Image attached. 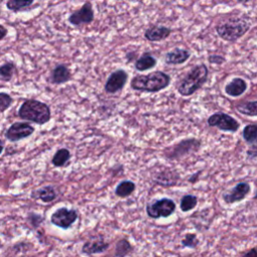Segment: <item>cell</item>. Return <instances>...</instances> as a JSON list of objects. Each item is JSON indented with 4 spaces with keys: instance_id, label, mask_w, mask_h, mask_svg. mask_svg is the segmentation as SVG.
Listing matches in <instances>:
<instances>
[{
    "instance_id": "5b68a950",
    "label": "cell",
    "mask_w": 257,
    "mask_h": 257,
    "mask_svg": "<svg viewBox=\"0 0 257 257\" xmlns=\"http://www.w3.org/2000/svg\"><path fill=\"white\" fill-rule=\"evenodd\" d=\"M202 147V141L198 138H186L174 145L167 147L163 151V156L169 161H179L189 155L199 152Z\"/></svg>"
},
{
    "instance_id": "30bf717a",
    "label": "cell",
    "mask_w": 257,
    "mask_h": 257,
    "mask_svg": "<svg viewBox=\"0 0 257 257\" xmlns=\"http://www.w3.org/2000/svg\"><path fill=\"white\" fill-rule=\"evenodd\" d=\"M35 128L27 121H16L9 125V127L5 132V138L12 143L19 142L29 138Z\"/></svg>"
},
{
    "instance_id": "277c9868",
    "label": "cell",
    "mask_w": 257,
    "mask_h": 257,
    "mask_svg": "<svg viewBox=\"0 0 257 257\" xmlns=\"http://www.w3.org/2000/svg\"><path fill=\"white\" fill-rule=\"evenodd\" d=\"M18 116L23 120H27V122L44 124L51 119V110L47 103L29 98L24 100L19 106Z\"/></svg>"
},
{
    "instance_id": "836d02e7",
    "label": "cell",
    "mask_w": 257,
    "mask_h": 257,
    "mask_svg": "<svg viewBox=\"0 0 257 257\" xmlns=\"http://www.w3.org/2000/svg\"><path fill=\"white\" fill-rule=\"evenodd\" d=\"M240 257H257V247L244 251Z\"/></svg>"
},
{
    "instance_id": "1f68e13d",
    "label": "cell",
    "mask_w": 257,
    "mask_h": 257,
    "mask_svg": "<svg viewBox=\"0 0 257 257\" xmlns=\"http://www.w3.org/2000/svg\"><path fill=\"white\" fill-rule=\"evenodd\" d=\"M208 61L212 64H222L226 61V58L223 55L211 54V55L208 56Z\"/></svg>"
},
{
    "instance_id": "d590c367",
    "label": "cell",
    "mask_w": 257,
    "mask_h": 257,
    "mask_svg": "<svg viewBox=\"0 0 257 257\" xmlns=\"http://www.w3.org/2000/svg\"><path fill=\"white\" fill-rule=\"evenodd\" d=\"M201 174V171H198L196 174H194V175H192L190 178H189V183H191V184H195L197 181H198V179H199V175Z\"/></svg>"
},
{
    "instance_id": "603a6c76",
    "label": "cell",
    "mask_w": 257,
    "mask_h": 257,
    "mask_svg": "<svg viewBox=\"0 0 257 257\" xmlns=\"http://www.w3.org/2000/svg\"><path fill=\"white\" fill-rule=\"evenodd\" d=\"M236 110L246 116H257V99L245 100L235 105Z\"/></svg>"
},
{
    "instance_id": "3957f363",
    "label": "cell",
    "mask_w": 257,
    "mask_h": 257,
    "mask_svg": "<svg viewBox=\"0 0 257 257\" xmlns=\"http://www.w3.org/2000/svg\"><path fill=\"white\" fill-rule=\"evenodd\" d=\"M171 83V76L162 70H156L149 74H138L131 80V88L141 92H159L167 88Z\"/></svg>"
},
{
    "instance_id": "6da1fadb",
    "label": "cell",
    "mask_w": 257,
    "mask_h": 257,
    "mask_svg": "<svg viewBox=\"0 0 257 257\" xmlns=\"http://www.w3.org/2000/svg\"><path fill=\"white\" fill-rule=\"evenodd\" d=\"M209 69L205 63L194 65L176 84L178 93L182 96H191L207 82Z\"/></svg>"
},
{
    "instance_id": "4316f807",
    "label": "cell",
    "mask_w": 257,
    "mask_h": 257,
    "mask_svg": "<svg viewBox=\"0 0 257 257\" xmlns=\"http://www.w3.org/2000/svg\"><path fill=\"white\" fill-rule=\"evenodd\" d=\"M16 64L13 61H6L0 65V80L9 82L16 73Z\"/></svg>"
},
{
    "instance_id": "44dd1931",
    "label": "cell",
    "mask_w": 257,
    "mask_h": 257,
    "mask_svg": "<svg viewBox=\"0 0 257 257\" xmlns=\"http://www.w3.org/2000/svg\"><path fill=\"white\" fill-rule=\"evenodd\" d=\"M70 158H71L70 151L66 148H60L54 153L51 159V164L55 168H63L69 164Z\"/></svg>"
},
{
    "instance_id": "7c38bea8",
    "label": "cell",
    "mask_w": 257,
    "mask_h": 257,
    "mask_svg": "<svg viewBox=\"0 0 257 257\" xmlns=\"http://www.w3.org/2000/svg\"><path fill=\"white\" fill-rule=\"evenodd\" d=\"M127 79H128V73L126 70L118 68L112 71L108 75L104 83V91L109 94H113L118 91H121Z\"/></svg>"
},
{
    "instance_id": "2e32d148",
    "label": "cell",
    "mask_w": 257,
    "mask_h": 257,
    "mask_svg": "<svg viewBox=\"0 0 257 257\" xmlns=\"http://www.w3.org/2000/svg\"><path fill=\"white\" fill-rule=\"evenodd\" d=\"M172 33V29L170 27L164 25H152L145 30L144 36L147 40L151 42H159L167 39Z\"/></svg>"
},
{
    "instance_id": "ffe728a7",
    "label": "cell",
    "mask_w": 257,
    "mask_h": 257,
    "mask_svg": "<svg viewBox=\"0 0 257 257\" xmlns=\"http://www.w3.org/2000/svg\"><path fill=\"white\" fill-rule=\"evenodd\" d=\"M157 65V58L150 52H144L135 61V68L138 71H146Z\"/></svg>"
},
{
    "instance_id": "f1b7e54d",
    "label": "cell",
    "mask_w": 257,
    "mask_h": 257,
    "mask_svg": "<svg viewBox=\"0 0 257 257\" xmlns=\"http://www.w3.org/2000/svg\"><path fill=\"white\" fill-rule=\"evenodd\" d=\"M200 244V240L196 233H186L183 239L181 240V245L184 248L196 249Z\"/></svg>"
},
{
    "instance_id": "74e56055",
    "label": "cell",
    "mask_w": 257,
    "mask_h": 257,
    "mask_svg": "<svg viewBox=\"0 0 257 257\" xmlns=\"http://www.w3.org/2000/svg\"><path fill=\"white\" fill-rule=\"evenodd\" d=\"M253 200H257V191H256V193L253 196Z\"/></svg>"
},
{
    "instance_id": "ba28073f",
    "label": "cell",
    "mask_w": 257,
    "mask_h": 257,
    "mask_svg": "<svg viewBox=\"0 0 257 257\" xmlns=\"http://www.w3.org/2000/svg\"><path fill=\"white\" fill-rule=\"evenodd\" d=\"M207 123L211 127H217L221 132L225 133H237L240 128V122L233 117L232 115L223 112L217 111L212 113L207 118Z\"/></svg>"
},
{
    "instance_id": "d6a6232c",
    "label": "cell",
    "mask_w": 257,
    "mask_h": 257,
    "mask_svg": "<svg viewBox=\"0 0 257 257\" xmlns=\"http://www.w3.org/2000/svg\"><path fill=\"white\" fill-rule=\"evenodd\" d=\"M246 159L247 160H255L257 159V147H249L246 151Z\"/></svg>"
},
{
    "instance_id": "4fadbf2b",
    "label": "cell",
    "mask_w": 257,
    "mask_h": 257,
    "mask_svg": "<svg viewBox=\"0 0 257 257\" xmlns=\"http://www.w3.org/2000/svg\"><path fill=\"white\" fill-rule=\"evenodd\" d=\"M251 192V186L247 182H239L229 191L222 194V200L225 204L231 205L243 201Z\"/></svg>"
},
{
    "instance_id": "ac0fdd59",
    "label": "cell",
    "mask_w": 257,
    "mask_h": 257,
    "mask_svg": "<svg viewBox=\"0 0 257 257\" xmlns=\"http://www.w3.org/2000/svg\"><path fill=\"white\" fill-rule=\"evenodd\" d=\"M71 78V71L64 63L57 64L50 73V82L53 84H63Z\"/></svg>"
},
{
    "instance_id": "e575fe53",
    "label": "cell",
    "mask_w": 257,
    "mask_h": 257,
    "mask_svg": "<svg viewBox=\"0 0 257 257\" xmlns=\"http://www.w3.org/2000/svg\"><path fill=\"white\" fill-rule=\"evenodd\" d=\"M7 34H8L7 28H6L4 25H2V24L0 23V41L3 40L4 37H6Z\"/></svg>"
},
{
    "instance_id": "8992f818",
    "label": "cell",
    "mask_w": 257,
    "mask_h": 257,
    "mask_svg": "<svg viewBox=\"0 0 257 257\" xmlns=\"http://www.w3.org/2000/svg\"><path fill=\"white\" fill-rule=\"evenodd\" d=\"M176 203L171 198H160L154 199L146 205V213L151 219L168 218L172 216L176 211Z\"/></svg>"
},
{
    "instance_id": "cb8c5ba5",
    "label": "cell",
    "mask_w": 257,
    "mask_h": 257,
    "mask_svg": "<svg viewBox=\"0 0 257 257\" xmlns=\"http://www.w3.org/2000/svg\"><path fill=\"white\" fill-rule=\"evenodd\" d=\"M133 244L128 241L127 238H120L114 246L113 256L114 257H125L134 251Z\"/></svg>"
},
{
    "instance_id": "d4e9b609",
    "label": "cell",
    "mask_w": 257,
    "mask_h": 257,
    "mask_svg": "<svg viewBox=\"0 0 257 257\" xmlns=\"http://www.w3.org/2000/svg\"><path fill=\"white\" fill-rule=\"evenodd\" d=\"M242 138L249 147H257V123L246 124L242 130Z\"/></svg>"
},
{
    "instance_id": "7a4b0ae2",
    "label": "cell",
    "mask_w": 257,
    "mask_h": 257,
    "mask_svg": "<svg viewBox=\"0 0 257 257\" xmlns=\"http://www.w3.org/2000/svg\"><path fill=\"white\" fill-rule=\"evenodd\" d=\"M251 24L247 17L230 16L222 18L215 25L218 36L228 42H236L250 29Z\"/></svg>"
},
{
    "instance_id": "9c48e42d",
    "label": "cell",
    "mask_w": 257,
    "mask_h": 257,
    "mask_svg": "<svg viewBox=\"0 0 257 257\" xmlns=\"http://www.w3.org/2000/svg\"><path fill=\"white\" fill-rule=\"evenodd\" d=\"M78 219V211L74 208H57L50 216V223L62 230H68Z\"/></svg>"
},
{
    "instance_id": "52a82bcc",
    "label": "cell",
    "mask_w": 257,
    "mask_h": 257,
    "mask_svg": "<svg viewBox=\"0 0 257 257\" xmlns=\"http://www.w3.org/2000/svg\"><path fill=\"white\" fill-rule=\"evenodd\" d=\"M151 177L154 184L164 188L178 186L179 183L181 182V176L175 168H171L163 165L155 168L152 171Z\"/></svg>"
},
{
    "instance_id": "4dcf8cb0",
    "label": "cell",
    "mask_w": 257,
    "mask_h": 257,
    "mask_svg": "<svg viewBox=\"0 0 257 257\" xmlns=\"http://www.w3.org/2000/svg\"><path fill=\"white\" fill-rule=\"evenodd\" d=\"M13 97L4 91H0V112L6 111L12 104Z\"/></svg>"
},
{
    "instance_id": "9a60e30c",
    "label": "cell",
    "mask_w": 257,
    "mask_h": 257,
    "mask_svg": "<svg viewBox=\"0 0 257 257\" xmlns=\"http://www.w3.org/2000/svg\"><path fill=\"white\" fill-rule=\"evenodd\" d=\"M191 57V51L186 48L175 47L165 54V63L169 65H179L187 62Z\"/></svg>"
},
{
    "instance_id": "d6986e66",
    "label": "cell",
    "mask_w": 257,
    "mask_h": 257,
    "mask_svg": "<svg viewBox=\"0 0 257 257\" xmlns=\"http://www.w3.org/2000/svg\"><path fill=\"white\" fill-rule=\"evenodd\" d=\"M58 196L57 191L52 185H46L37 190L32 191L31 198L34 200H39L42 203H51Z\"/></svg>"
},
{
    "instance_id": "83f0119b",
    "label": "cell",
    "mask_w": 257,
    "mask_h": 257,
    "mask_svg": "<svg viewBox=\"0 0 257 257\" xmlns=\"http://www.w3.org/2000/svg\"><path fill=\"white\" fill-rule=\"evenodd\" d=\"M198 205V197L193 194H185L180 200V209L182 212L187 213L195 209Z\"/></svg>"
},
{
    "instance_id": "f546056e",
    "label": "cell",
    "mask_w": 257,
    "mask_h": 257,
    "mask_svg": "<svg viewBox=\"0 0 257 257\" xmlns=\"http://www.w3.org/2000/svg\"><path fill=\"white\" fill-rule=\"evenodd\" d=\"M26 219H27L28 224H29L33 229H35V230L38 229V228L42 225V223L44 222V220H45V218H44L41 214H38V213H35V212H29V213L27 214Z\"/></svg>"
},
{
    "instance_id": "8fae6325",
    "label": "cell",
    "mask_w": 257,
    "mask_h": 257,
    "mask_svg": "<svg viewBox=\"0 0 257 257\" xmlns=\"http://www.w3.org/2000/svg\"><path fill=\"white\" fill-rule=\"evenodd\" d=\"M94 19V10L90 2H85L78 10L73 11L67 18V21L76 27L89 24Z\"/></svg>"
},
{
    "instance_id": "e0dca14e",
    "label": "cell",
    "mask_w": 257,
    "mask_h": 257,
    "mask_svg": "<svg viewBox=\"0 0 257 257\" xmlns=\"http://www.w3.org/2000/svg\"><path fill=\"white\" fill-rule=\"evenodd\" d=\"M248 88L247 81L242 77H234L229 81L225 87L224 91L227 95L231 97H238L245 93Z\"/></svg>"
},
{
    "instance_id": "8d00e7d4",
    "label": "cell",
    "mask_w": 257,
    "mask_h": 257,
    "mask_svg": "<svg viewBox=\"0 0 257 257\" xmlns=\"http://www.w3.org/2000/svg\"><path fill=\"white\" fill-rule=\"evenodd\" d=\"M4 142L0 139V155L3 153V151H4Z\"/></svg>"
},
{
    "instance_id": "484cf974",
    "label": "cell",
    "mask_w": 257,
    "mask_h": 257,
    "mask_svg": "<svg viewBox=\"0 0 257 257\" xmlns=\"http://www.w3.org/2000/svg\"><path fill=\"white\" fill-rule=\"evenodd\" d=\"M33 4V0H9L6 2V7L9 11L17 13L30 9Z\"/></svg>"
},
{
    "instance_id": "5bb4252c",
    "label": "cell",
    "mask_w": 257,
    "mask_h": 257,
    "mask_svg": "<svg viewBox=\"0 0 257 257\" xmlns=\"http://www.w3.org/2000/svg\"><path fill=\"white\" fill-rule=\"evenodd\" d=\"M110 246V243L105 241L103 236H95L91 237L87 241H85L80 249V252L85 255L92 254H100L104 253Z\"/></svg>"
},
{
    "instance_id": "7402d4cb",
    "label": "cell",
    "mask_w": 257,
    "mask_h": 257,
    "mask_svg": "<svg viewBox=\"0 0 257 257\" xmlns=\"http://www.w3.org/2000/svg\"><path fill=\"white\" fill-rule=\"evenodd\" d=\"M136 188L135 182L131 180H122L116 185L114 194L118 198H127L136 191Z\"/></svg>"
}]
</instances>
